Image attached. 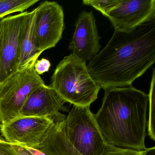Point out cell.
Masks as SVG:
<instances>
[{
    "label": "cell",
    "instance_id": "2",
    "mask_svg": "<svg viewBox=\"0 0 155 155\" xmlns=\"http://www.w3.org/2000/svg\"><path fill=\"white\" fill-rule=\"evenodd\" d=\"M148 95L132 86L105 90L102 105L94 114L107 144L146 149Z\"/></svg>",
    "mask_w": 155,
    "mask_h": 155
},
{
    "label": "cell",
    "instance_id": "24",
    "mask_svg": "<svg viewBox=\"0 0 155 155\" xmlns=\"http://www.w3.org/2000/svg\"><path fill=\"white\" fill-rule=\"evenodd\" d=\"M2 19V18H1ZM1 19H0V21H1Z\"/></svg>",
    "mask_w": 155,
    "mask_h": 155
},
{
    "label": "cell",
    "instance_id": "17",
    "mask_svg": "<svg viewBox=\"0 0 155 155\" xmlns=\"http://www.w3.org/2000/svg\"><path fill=\"white\" fill-rule=\"evenodd\" d=\"M142 152V150L120 147L107 144L101 155H141Z\"/></svg>",
    "mask_w": 155,
    "mask_h": 155
},
{
    "label": "cell",
    "instance_id": "18",
    "mask_svg": "<svg viewBox=\"0 0 155 155\" xmlns=\"http://www.w3.org/2000/svg\"><path fill=\"white\" fill-rule=\"evenodd\" d=\"M51 63L49 60L46 58L38 60L34 65V69L38 75H42L49 71Z\"/></svg>",
    "mask_w": 155,
    "mask_h": 155
},
{
    "label": "cell",
    "instance_id": "19",
    "mask_svg": "<svg viewBox=\"0 0 155 155\" xmlns=\"http://www.w3.org/2000/svg\"><path fill=\"white\" fill-rule=\"evenodd\" d=\"M0 155H18L11 144L5 140H0Z\"/></svg>",
    "mask_w": 155,
    "mask_h": 155
},
{
    "label": "cell",
    "instance_id": "10",
    "mask_svg": "<svg viewBox=\"0 0 155 155\" xmlns=\"http://www.w3.org/2000/svg\"><path fill=\"white\" fill-rule=\"evenodd\" d=\"M66 101L51 86L46 84L34 90L22 106L19 117H50L57 121H62L65 116L60 110H66Z\"/></svg>",
    "mask_w": 155,
    "mask_h": 155
},
{
    "label": "cell",
    "instance_id": "12",
    "mask_svg": "<svg viewBox=\"0 0 155 155\" xmlns=\"http://www.w3.org/2000/svg\"><path fill=\"white\" fill-rule=\"evenodd\" d=\"M62 121L54 122L34 148L47 155H81L66 137L62 128Z\"/></svg>",
    "mask_w": 155,
    "mask_h": 155
},
{
    "label": "cell",
    "instance_id": "5",
    "mask_svg": "<svg viewBox=\"0 0 155 155\" xmlns=\"http://www.w3.org/2000/svg\"><path fill=\"white\" fill-rule=\"evenodd\" d=\"M35 63L19 69L0 85V123L18 117L30 94L45 83L34 69Z\"/></svg>",
    "mask_w": 155,
    "mask_h": 155
},
{
    "label": "cell",
    "instance_id": "4",
    "mask_svg": "<svg viewBox=\"0 0 155 155\" xmlns=\"http://www.w3.org/2000/svg\"><path fill=\"white\" fill-rule=\"evenodd\" d=\"M66 137L81 155H101L106 142L90 107L73 106L62 121Z\"/></svg>",
    "mask_w": 155,
    "mask_h": 155
},
{
    "label": "cell",
    "instance_id": "15",
    "mask_svg": "<svg viewBox=\"0 0 155 155\" xmlns=\"http://www.w3.org/2000/svg\"><path fill=\"white\" fill-rule=\"evenodd\" d=\"M155 71L153 70L152 78L150 82V88L148 95L149 117L147 127L148 135L151 139L155 140Z\"/></svg>",
    "mask_w": 155,
    "mask_h": 155
},
{
    "label": "cell",
    "instance_id": "20",
    "mask_svg": "<svg viewBox=\"0 0 155 155\" xmlns=\"http://www.w3.org/2000/svg\"><path fill=\"white\" fill-rule=\"evenodd\" d=\"M11 145L13 149L18 155H32L25 147L16 144H11Z\"/></svg>",
    "mask_w": 155,
    "mask_h": 155
},
{
    "label": "cell",
    "instance_id": "16",
    "mask_svg": "<svg viewBox=\"0 0 155 155\" xmlns=\"http://www.w3.org/2000/svg\"><path fill=\"white\" fill-rule=\"evenodd\" d=\"M121 2L122 0H83L82 2L83 5L93 7L106 17L108 12L118 5Z\"/></svg>",
    "mask_w": 155,
    "mask_h": 155
},
{
    "label": "cell",
    "instance_id": "6",
    "mask_svg": "<svg viewBox=\"0 0 155 155\" xmlns=\"http://www.w3.org/2000/svg\"><path fill=\"white\" fill-rule=\"evenodd\" d=\"M27 12L9 15L0 21V85L19 69L21 32Z\"/></svg>",
    "mask_w": 155,
    "mask_h": 155
},
{
    "label": "cell",
    "instance_id": "23",
    "mask_svg": "<svg viewBox=\"0 0 155 155\" xmlns=\"http://www.w3.org/2000/svg\"><path fill=\"white\" fill-rule=\"evenodd\" d=\"M0 140H5V139L1 135H0Z\"/></svg>",
    "mask_w": 155,
    "mask_h": 155
},
{
    "label": "cell",
    "instance_id": "11",
    "mask_svg": "<svg viewBox=\"0 0 155 155\" xmlns=\"http://www.w3.org/2000/svg\"><path fill=\"white\" fill-rule=\"evenodd\" d=\"M100 39L92 12H81L76 21L69 50L85 62L89 61L100 51Z\"/></svg>",
    "mask_w": 155,
    "mask_h": 155
},
{
    "label": "cell",
    "instance_id": "21",
    "mask_svg": "<svg viewBox=\"0 0 155 155\" xmlns=\"http://www.w3.org/2000/svg\"><path fill=\"white\" fill-rule=\"evenodd\" d=\"M32 155H47L41 150L34 148L25 147Z\"/></svg>",
    "mask_w": 155,
    "mask_h": 155
},
{
    "label": "cell",
    "instance_id": "25",
    "mask_svg": "<svg viewBox=\"0 0 155 155\" xmlns=\"http://www.w3.org/2000/svg\"><path fill=\"white\" fill-rule=\"evenodd\" d=\"M1 123H0V126H1Z\"/></svg>",
    "mask_w": 155,
    "mask_h": 155
},
{
    "label": "cell",
    "instance_id": "1",
    "mask_svg": "<svg viewBox=\"0 0 155 155\" xmlns=\"http://www.w3.org/2000/svg\"><path fill=\"white\" fill-rule=\"evenodd\" d=\"M155 62V18L129 31H114L107 44L87 65L104 90L131 86Z\"/></svg>",
    "mask_w": 155,
    "mask_h": 155
},
{
    "label": "cell",
    "instance_id": "7",
    "mask_svg": "<svg viewBox=\"0 0 155 155\" xmlns=\"http://www.w3.org/2000/svg\"><path fill=\"white\" fill-rule=\"evenodd\" d=\"M35 9V42L41 54L56 47L62 38L65 28L64 11L55 2H43Z\"/></svg>",
    "mask_w": 155,
    "mask_h": 155
},
{
    "label": "cell",
    "instance_id": "8",
    "mask_svg": "<svg viewBox=\"0 0 155 155\" xmlns=\"http://www.w3.org/2000/svg\"><path fill=\"white\" fill-rule=\"evenodd\" d=\"M55 122L50 117H20L0 126L5 140L11 144L34 148Z\"/></svg>",
    "mask_w": 155,
    "mask_h": 155
},
{
    "label": "cell",
    "instance_id": "3",
    "mask_svg": "<svg viewBox=\"0 0 155 155\" xmlns=\"http://www.w3.org/2000/svg\"><path fill=\"white\" fill-rule=\"evenodd\" d=\"M51 81L50 86L73 106L90 107L101 89L90 75L86 62L72 53L57 65Z\"/></svg>",
    "mask_w": 155,
    "mask_h": 155
},
{
    "label": "cell",
    "instance_id": "9",
    "mask_svg": "<svg viewBox=\"0 0 155 155\" xmlns=\"http://www.w3.org/2000/svg\"><path fill=\"white\" fill-rule=\"evenodd\" d=\"M116 30L129 31L155 18V0H122L106 15Z\"/></svg>",
    "mask_w": 155,
    "mask_h": 155
},
{
    "label": "cell",
    "instance_id": "14",
    "mask_svg": "<svg viewBox=\"0 0 155 155\" xmlns=\"http://www.w3.org/2000/svg\"><path fill=\"white\" fill-rule=\"evenodd\" d=\"M39 2V0H0V19L16 12H25Z\"/></svg>",
    "mask_w": 155,
    "mask_h": 155
},
{
    "label": "cell",
    "instance_id": "22",
    "mask_svg": "<svg viewBox=\"0 0 155 155\" xmlns=\"http://www.w3.org/2000/svg\"><path fill=\"white\" fill-rule=\"evenodd\" d=\"M141 155H155V147L148 148H147L146 149L142 150Z\"/></svg>",
    "mask_w": 155,
    "mask_h": 155
},
{
    "label": "cell",
    "instance_id": "13",
    "mask_svg": "<svg viewBox=\"0 0 155 155\" xmlns=\"http://www.w3.org/2000/svg\"><path fill=\"white\" fill-rule=\"evenodd\" d=\"M36 9L28 12L22 25L20 39V59L19 68L26 67L36 63L41 53L35 42L34 34Z\"/></svg>",
    "mask_w": 155,
    "mask_h": 155
}]
</instances>
